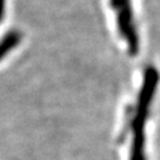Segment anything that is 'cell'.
<instances>
[{
	"instance_id": "3957f363",
	"label": "cell",
	"mask_w": 160,
	"mask_h": 160,
	"mask_svg": "<svg viewBox=\"0 0 160 160\" xmlns=\"http://www.w3.org/2000/svg\"><path fill=\"white\" fill-rule=\"evenodd\" d=\"M22 33L17 30L8 31L5 37L0 40V59L4 58L10 52V50L14 49L22 40Z\"/></svg>"
},
{
	"instance_id": "7a4b0ae2",
	"label": "cell",
	"mask_w": 160,
	"mask_h": 160,
	"mask_svg": "<svg viewBox=\"0 0 160 160\" xmlns=\"http://www.w3.org/2000/svg\"><path fill=\"white\" fill-rule=\"evenodd\" d=\"M148 113L137 110L133 119L132 129L134 133L131 149V160H146L145 158V122Z\"/></svg>"
},
{
	"instance_id": "277c9868",
	"label": "cell",
	"mask_w": 160,
	"mask_h": 160,
	"mask_svg": "<svg viewBox=\"0 0 160 160\" xmlns=\"http://www.w3.org/2000/svg\"><path fill=\"white\" fill-rule=\"evenodd\" d=\"M133 119H134V108H133V106H128L126 109V113H125V123H123V127H122V131L119 134V140H118L119 143L125 141L128 132L132 129Z\"/></svg>"
},
{
	"instance_id": "6da1fadb",
	"label": "cell",
	"mask_w": 160,
	"mask_h": 160,
	"mask_svg": "<svg viewBox=\"0 0 160 160\" xmlns=\"http://www.w3.org/2000/svg\"><path fill=\"white\" fill-rule=\"evenodd\" d=\"M159 80L160 75L154 67H148L145 70L143 84L139 94V98H138L137 110H142V112L148 113L149 104L153 100L157 87L159 84Z\"/></svg>"
},
{
	"instance_id": "5b68a950",
	"label": "cell",
	"mask_w": 160,
	"mask_h": 160,
	"mask_svg": "<svg viewBox=\"0 0 160 160\" xmlns=\"http://www.w3.org/2000/svg\"><path fill=\"white\" fill-rule=\"evenodd\" d=\"M5 2L6 0H0V22L4 18V11H5Z\"/></svg>"
}]
</instances>
